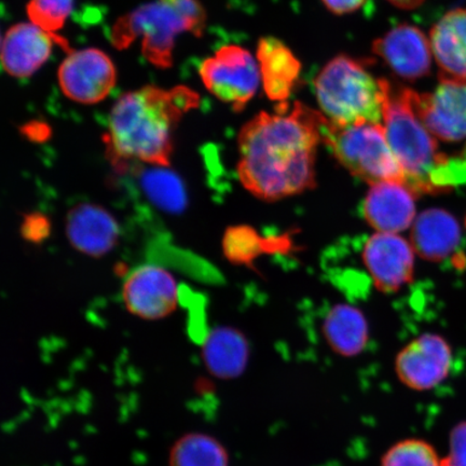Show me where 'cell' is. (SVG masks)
Returning <instances> with one entry per match:
<instances>
[{
    "mask_svg": "<svg viewBox=\"0 0 466 466\" xmlns=\"http://www.w3.org/2000/svg\"><path fill=\"white\" fill-rule=\"evenodd\" d=\"M170 466H229V456L214 437L190 433L175 442Z\"/></svg>",
    "mask_w": 466,
    "mask_h": 466,
    "instance_id": "22",
    "label": "cell"
},
{
    "mask_svg": "<svg viewBox=\"0 0 466 466\" xmlns=\"http://www.w3.org/2000/svg\"><path fill=\"white\" fill-rule=\"evenodd\" d=\"M188 32L186 22L173 9L159 2L148 3L116 21L110 40L116 49H126L142 38L146 60L158 68L173 66V50L179 34Z\"/></svg>",
    "mask_w": 466,
    "mask_h": 466,
    "instance_id": "6",
    "label": "cell"
},
{
    "mask_svg": "<svg viewBox=\"0 0 466 466\" xmlns=\"http://www.w3.org/2000/svg\"><path fill=\"white\" fill-rule=\"evenodd\" d=\"M48 224L42 217H31L28 218L25 224V229L23 232L25 233L26 238L37 240V238H44L48 233Z\"/></svg>",
    "mask_w": 466,
    "mask_h": 466,
    "instance_id": "30",
    "label": "cell"
},
{
    "mask_svg": "<svg viewBox=\"0 0 466 466\" xmlns=\"http://www.w3.org/2000/svg\"><path fill=\"white\" fill-rule=\"evenodd\" d=\"M122 296L127 310L137 317L159 319L177 309L179 294L170 272L158 266L146 265L127 277Z\"/></svg>",
    "mask_w": 466,
    "mask_h": 466,
    "instance_id": "12",
    "label": "cell"
},
{
    "mask_svg": "<svg viewBox=\"0 0 466 466\" xmlns=\"http://www.w3.org/2000/svg\"><path fill=\"white\" fill-rule=\"evenodd\" d=\"M325 121L323 114L301 103L290 110L288 103L279 104L275 113L255 116L238 139V174L244 187L267 201L313 188Z\"/></svg>",
    "mask_w": 466,
    "mask_h": 466,
    "instance_id": "1",
    "label": "cell"
},
{
    "mask_svg": "<svg viewBox=\"0 0 466 466\" xmlns=\"http://www.w3.org/2000/svg\"><path fill=\"white\" fill-rule=\"evenodd\" d=\"M56 45L71 51L66 40L56 33L32 22L19 23L10 27L3 39V68L15 78H29L49 60Z\"/></svg>",
    "mask_w": 466,
    "mask_h": 466,
    "instance_id": "13",
    "label": "cell"
},
{
    "mask_svg": "<svg viewBox=\"0 0 466 466\" xmlns=\"http://www.w3.org/2000/svg\"><path fill=\"white\" fill-rule=\"evenodd\" d=\"M318 102L326 119L337 126L382 125L390 86L376 78L367 62L338 56L316 79Z\"/></svg>",
    "mask_w": 466,
    "mask_h": 466,
    "instance_id": "3",
    "label": "cell"
},
{
    "mask_svg": "<svg viewBox=\"0 0 466 466\" xmlns=\"http://www.w3.org/2000/svg\"><path fill=\"white\" fill-rule=\"evenodd\" d=\"M199 74L207 89L221 102L241 112L261 83L258 63L243 46H221L201 63Z\"/></svg>",
    "mask_w": 466,
    "mask_h": 466,
    "instance_id": "7",
    "label": "cell"
},
{
    "mask_svg": "<svg viewBox=\"0 0 466 466\" xmlns=\"http://www.w3.org/2000/svg\"><path fill=\"white\" fill-rule=\"evenodd\" d=\"M175 11L188 26V32L200 37L207 26V13L199 0H159Z\"/></svg>",
    "mask_w": 466,
    "mask_h": 466,
    "instance_id": "27",
    "label": "cell"
},
{
    "mask_svg": "<svg viewBox=\"0 0 466 466\" xmlns=\"http://www.w3.org/2000/svg\"><path fill=\"white\" fill-rule=\"evenodd\" d=\"M412 90L390 86L383 110V127L390 147L404 174V184L416 195L440 194L435 178L450 157L441 153L432 133L423 125L412 103Z\"/></svg>",
    "mask_w": 466,
    "mask_h": 466,
    "instance_id": "4",
    "label": "cell"
},
{
    "mask_svg": "<svg viewBox=\"0 0 466 466\" xmlns=\"http://www.w3.org/2000/svg\"><path fill=\"white\" fill-rule=\"evenodd\" d=\"M372 51L392 71L406 80L423 78L430 73L432 46L421 29L401 25L375 40Z\"/></svg>",
    "mask_w": 466,
    "mask_h": 466,
    "instance_id": "14",
    "label": "cell"
},
{
    "mask_svg": "<svg viewBox=\"0 0 466 466\" xmlns=\"http://www.w3.org/2000/svg\"><path fill=\"white\" fill-rule=\"evenodd\" d=\"M67 235L80 252L102 256L114 248L119 228L112 215L104 208L93 204H80L68 214Z\"/></svg>",
    "mask_w": 466,
    "mask_h": 466,
    "instance_id": "17",
    "label": "cell"
},
{
    "mask_svg": "<svg viewBox=\"0 0 466 466\" xmlns=\"http://www.w3.org/2000/svg\"><path fill=\"white\" fill-rule=\"evenodd\" d=\"M63 95L76 103H100L112 93L116 81L110 57L96 48L68 51L57 74Z\"/></svg>",
    "mask_w": 466,
    "mask_h": 466,
    "instance_id": "9",
    "label": "cell"
},
{
    "mask_svg": "<svg viewBox=\"0 0 466 466\" xmlns=\"http://www.w3.org/2000/svg\"><path fill=\"white\" fill-rule=\"evenodd\" d=\"M200 104L190 87L146 86L126 93L114 105L104 142L113 161H139L167 167L173 131L183 116Z\"/></svg>",
    "mask_w": 466,
    "mask_h": 466,
    "instance_id": "2",
    "label": "cell"
},
{
    "mask_svg": "<svg viewBox=\"0 0 466 466\" xmlns=\"http://www.w3.org/2000/svg\"><path fill=\"white\" fill-rule=\"evenodd\" d=\"M320 330L331 351L342 358L362 354L370 339V325L364 314L345 304L326 309Z\"/></svg>",
    "mask_w": 466,
    "mask_h": 466,
    "instance_id": "18",
    "label": "cell"
},
{
    "mask_svg": "<svg viewBox=\"0 0 466 466\" xmlns=\"http://www.w3.org/2000/svg\"><path fill=\"white\" fill-rule=\"evenodd\" d=\"M144 189L157 206L179 211L184 207L186 197L182 183L174 174L165 170H151L142 179Z\"/></svg>",
    "mask_w": 466,
    "mask_h": 466,
    "instance_id": "25",
    "label": "cell"
},
{
    "mask_svg": "<svg viewBox=\"0 0 466 466\" xmlns=\"http://www.w3.org/2000/svg\"><path fill=\"white\" fill-rule=\"evenodd\" d=\"M453 354L450 343L436 334H423L396 355L394 370L400 382L412 391L439 387L451 374Z\"/></svg>",
    "mask_w": 466,
    "mask_h": 466,
    "instance_id": "8",
    "label": "cell"
},
{
    "mask_svg": "<svg viewBox=\"0 0 466 466\" xmlns=\"http://www.w3.org/2000/svg\"><path fill=\"white\" fill-rule=\"evenodd\" d=\"M203 360L207 369L221 380H231L246 371L249 360V345L241 331L218 328L203 343Z\"/></svg>",
    "mask_w": 466,
    "mask_h": 466,
    "instance_id": "21",
    "label": "cell"
},
{
    "mask_svg": "<svg viewBox=\"0 0 466 466\" xmlns=\"http://www.w3.org/2000/svg\"><path fill=\"white\" fill-rule=\"evenodd\" d=\"M322 2L331 13L341 15L360 10L367 0H322Z\"/></svg>",
    "mask_w": 466,
    "mask_h": 466,
    "instance_id": "29",
    "label": "cell"
},
{
    "mask_svg": "<svg viewBox=\"0 0 466 466\" xmlns=\"http://www.w3.org/2000/svg\"><path fill=\"white\" fill-rule=\"evenodd\" d=\"M73 7L74 0H29L26 11L34 25L56 33L66 25Z\"/></svg>",
    "mask_w": 466,
    "mask_h": 466,
    "instance_id": "26",
    "label": "cell"
},
{
    "mask_svg": "<svg viewBox=\"0 0 466 466\" xmlns=\"http://www.w3.org/2000/svg\"><path fill=\"white\" fill-rule=\"evenodd\" d=\"M413 247L395 233L378 232L363 244V264L372 284L383 293H395L410 284L415 269Z\"/></svg>",
    "mask_w": 466,
    "mask_h": 466,
    "instance_id": "11",
    "label": "cell"
},
{
    "mask_svg": "<svg viewBox=\"0 0 466 466\" xmlns=\"http://www.w3.org/2000/svg\"><path fill=\"white\" fill-rule=\"evenodd\" d=\"M258 61L267 96L279 104L287 103L300 78L299 58L281 40L264 37L259 40Z\"/></svg>",
    "mask_w": 466,
    "mask_h": 466,
    "instance_id": "16",
    "label": "cell"
},
{
    "mask_svg": "<svg viewBox=\"0 0 466 466\" xmlns=\"http://www.w3.org/2000/svg\"><path fill=\"white\" fill-rule=\"evenodd\" d=\"M388 2L400 9L411 10L421 5L424 0H388Z\"/></svg>",
    "mask_w": 466,
    "mask_h": 466,
    "instance_id": "31",
    "label": "cell"
},
{
    "mask_svg": "<svg viewBox=\"0 0 466 466\" xmlns=\"http://www.w3.org/2000/svg\"><path fill=\"white\" fill-rule=\"evenodd\" d=\"M419 118L434 137L446 142L466 137V81L441 78L431 93L412 92Z\"/></svg>",
    "mask_w": 466,
    "mask_h": 466,
    "instance_id": "10",
    "label": "cell"
},
{
    "mask_svg": "<svg viewBox=\"0 0 466 466\" xmlns=\"http://www.w3.org/2000/svg\"><path fill=\"white\" fill-rule=\"evenodd\" d=\"M224 250L227 258L235 264L250 265L262 253L270 250V244L250 227L238 226L227 230Z\"/></svg>",
    "mask_w": 466,
    "mask_h": 466,
    "instance_id": "24",
    "label": "cell"
},
{
    "mask_svg": "<svg viewBox=\"0 0 466 466\" xmlns=\"http://www.w3.org/2000/svg\"><path fill=\"white\" fill-rule=\"evenodd\" d=\"M441 459L429 441L406 439L383 453L379 466H441Z\"/></svg>",
    "mask_w": 466,
    "mask_h": 466,
    "instance_id": "23",
    "label": "cell"
},
{
    "mask_svg": "<svg viewBox=\"0 0 466 466\" xmlns=\"http://www.w3.org/2000/svg\"><path fill=\"white\" fill-rule=\"evenodd\" d=\"M441 78L466 81V9H454L436 23L430 38Z\"/></svg>",
    "mask_w": 466,
    "mask_h": 466,
    "instance_id": "19",
    "label": "cell"
},
{
    "mask_svg": "<svg viewBox=\"0 0 466 466\" xmlns=\"http://www.w3.org/2000/svg\"><path fill=\"white\" fill-rule=\"evenodd\" d=\"M412 247L422 258L445 260L461 241V229L451 214L445 209L431 208L423 212L413 225Z\"/></svg>",
    "mask_w": 466,
    "mask_h": 466,
    "instance_id": "20",
    "label": "cell"
},
{
    "mask_svg": "<svg viewBox=\"0 0 466 466\" xmlns=\"http://www.w3.org/2000/svg\"><path fill=\"white\" fill-rule=\"evenodd\" d=\"M441 466H466V421L454 425L450 435V451Z\"/></svg>",
    "mask_w": 466,
    "mask_h": 466,
    "instance_id": "28",
    "label": "cell"
},
{
    "mask_svg": "<svg viewBox=\"0 0 466 466\" xmlns=\"http://www.w3.org/2000/svg\"><path fill=\"white\" fill-rule=\"evenodd\" d=\"M415 192L400 182L370 185L362 203V215L379 232L404 231L416 218Z\"/></svg>",
    "mask_w": 466,
    "mask_h": 466,
    "instance_id": "15",
    "label": "cell"
},
{
    "mask_svg": "<svg viewBox=\"0 0 466 466\" xmlns=\"http://www.w3.org/2000/svg\"><path fill=\"white\" fill-rule=\"evenodd\" d=\"M323 143L347 170L364 182L404 183V174L382 125L337 126L326 119Z\"/></svg>",
    "mask_w": 466,
    "mask_h": 466,
    "instance_id": "5",
    "label": "cell"
},
{
    "mask_svg": "<svg viewBox=\"0 0 466 466\" xmlns=\"http://www.w3.org/2000/svg\"><path fill=\"white\" fill-rule=\"evenodd\" d=\"M463 157V158L466 160V146H465V148L463 150V153L461 155Z\"/></svg>",
    "mask_w": 466,
    "mask_h": 466,
    "instance_id": "32",
    "label": "cell"
}]
</instances>
